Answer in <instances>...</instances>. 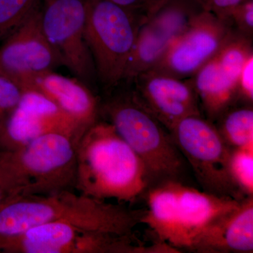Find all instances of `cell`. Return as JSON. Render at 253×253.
<instances>
[{
  "instance_id": "obj_25",
  "label": "cell",
  "mask_w": 253,
  "mask_h": 253,
  "mask_svg": "<svg viewBox=\"0 0 253 253\" xmlns=\"http://www.w3.org/2000/svg\"><path fill=\"white\" fill-rule=\"evenodd\" d=\"M200 9L209 11L221 19L229 21L231 10L246 0H193Z\"/></svg>"
},
{
  "instance_id": "obj_10",
  "label": "cell",
  "mask_w": 253,
  "mask_h": 253,
  "mask_svg": "<svg viewBox=\"0 0 253 253\" xmlns=\"http://www.w3.org/2000/svg\"><path fill=\"white\" fill-rule=\"evenodd\" d=\"M235 32L230 21L200 10L185 31L149 71L178 79L192 78L217 54Z\"/></svg>"
},
{
  "instance_id": "obj_13",
  "label": "cell",
  "mask_w": 253,
  "mask_h": 253,
  "mask_svg": "<svg viewBox=\"0 0 253 253\" xmlns=\"http://www.w3.org/2000/svg\"><path fill=\"white\" fill-rule=\"evenodd\" d=\"M86 131L44 94L24 89L17 106L0 123V149H15L49 133L66 134L78 144Z\"/></svg>"
},
{
  "instance_id": "obj_12",
  "label": "cell",
  "mask_w": 253,
  "mask_h": 253,
  "mask_svg": "<svg viewBox=\"0 0 253 253\" xmlns=\"http://www.w3.org/2000/svg\"><path fill=\"white\" fill-rule=\"evenodd\" d=\"M200 10L193 0H165L139 28L123 81L152 69Z\"/></svg>"
},
{
  "instance_id": "obj_1",
  "label": "cell",
  "mask_w": 253,
  "mask_h": 253,
  "mask_svg": "<svg viewBox=\"0 0 253 253\" xmlns=\"http://www.w3.org/2000/svg\"><path fill=\"white\" fill-rule=\"evenodd\" d=\"M144 210L64 190L46 196L7 199L0 207V241L45 223H68L89 230L134 235Z\"/></svg>"
},
{
  "instance_id": "obj_11",
  "label": "cell",
  "mask_w": 253,
  "mask_h": 253,
  "mask_svg": "<svg viewBox=\"0 0 253 253\" xmlns=\"http://www.w3.org/2000/svg\"><path fill=\"white\" fill-rule=\"evenodd\" d=\"M41 9V1L0 46V73L24 89L38 76L64 66L61 55L43 32Z\"/></svg>"
},
{
  "instance_id": "obj_15",
  "label": "cell",
  "mask_w": 253,
  "mask_h": 253,
  "mask_svg": "<svg viewBox=\"0 0 253 253\" xmlns=\"http://www.w3.org/2000/svg\"><path fill=\"white\" fill-rule=\"evenodd\" d=\"M197 253L253 252V196L211 221L188 249Z\"/></svg>"
},
{
  "instance_id": "obj_24",
  "label": "cell",
  "mask_w": 253,
  "mask_h": 253,
  "mask_svg": "<svg viewBox=\"0 0 253 253\" xmlns=\"http://www.w3.org/2000/svg\"><path fill=\"white\" fill-rule=\"evenodd\" d=\"M248 105L253 101V55L246 61L238 80V101Z\"/></svg>"
},
{
  "instance_id": "obj_22",
  "label": "cell",
  "mask_w": 253,
  "mask_h": 253,
  "mask_svg": "<svg viewBox=\"0 0 253 253\" xmlns=\"http://www.w3.org/2000/svg\"><path fill=\"white\" fill-rule=\"evenodd\" d=\"M23 91L19 83L0 73V123L17 106Z\"/></svg>"
},
{
  "instance_id": "obj_16",
  "label": "cell",
  "mask_w": 253,
  "mask_h": 253,
  "mask_svg": "<svg viewBox=\"0 0 253 253\" xmlns=\"http://www.w3.org/2000/svg\"><path fill=\"white\" fill-rule=\"evenodd\" d=\"M27 89L49 98L86 130L98 121L99 102L89 86L78 79L51 71L33 80Z\"/></svg>"
},
{
  "instance_id": "obj_21",
  "label": "cell",
  "mask_w": 253,
  "mask_h": 253,
  "mask_svg": "<svg viewBox=\"0 0 253 253\" xmlns=\"http://www.w3.org/2000/svg\"><path fill=\"white\" fill-rule=\"evenodd\" d=\"M41 0H0V42L28 18Z\"/></svg>"
},
{
  "instance_id": "obj_18",
  "label": "cell",
  "mask_w": 253,
  "mask_h": 253,
  "mask_svg": "<svg viewBox=\"0 0 253 253\" xmlns=\"http://www.w3.org/2000/svg\"><path fill=\"white\" fill-rule=\"evenodd\" d=\"M216 122L219 134L231 149L253 146L252 105L232 106Z\"/></svg>"
},
{
  "instance_id": "obj_4",
  "label": "cell",
  "mask_w": 253,
  "mask_h": 253,
  "mask_svg": "<svg viewBox=\"0 0 253 253\" xmlns=\"http://www.w3.org/2000/svg\"><path fill=\"white\" fill-rule=\"evenodd\" d=\"M77 145L66 134L49 133L16 149H0V184L8 199L76 190Z\"/></svg>"
},
{
  "instance_id": "obj_19",
  "label": "cell",
  "mask_w": 253,
  "mask_h": 253,
  "mask_svg": "<svg viewBox=\"0 0 253 253\" xmlns=\"http://www.w3.org/2000/svg\"><path fill=\"white\" fill-rule=\"evenodd\" d=\"M253 55L252 39L235 32L232 37L215 55L221 67L236 79L246 61Z\"/></svg>"
},
{
  "instance_id": "obj_14",
  "label": "cell",
  "mask_w": 253,
  "mask_h": 253,
  "mask_svg": "<svg viewBox=\"0 0 253 253\" xmlns=\"http://www.w3.org/2000/svg\"><path fill=\"white\" fill-rule=\"evenodd\" d=\"M133 94L169 132L182 120L201 116L197 93L189 81L147 71L134 78Z\"/></svg>"
},
{
  "instance_id": "obj_6",
  "label": "cell",
  "mask_w": 253,
  "mask_h": 253,
  "mask_svg": "<svg viewBox=\"0 0 253 253\" xmlns=\"http://www.w3.org/2000/svg\"><path fill=\"white\" fill-rule=\"evenodd\" d=\"M147 18L105 0H88L84 36L96 77L104 85L123 81L138 31Z\"/></svg>"
},
{
  "instance_id": "obj_9",
  "label": "cell",
  "mask_w": 253,
  "mask_h": 253,
  "mask_svg": "<svg viewBox=\"0 0 253 253\" xmlns=\"http://www.w3.org/2000/svg\"><path fill=\"white\" fill-rule=\"evenodd\" d=\"M41 24L67 67L88 86L96 72L84 36L88 0H41Z\"/></svg>"
},
{
  "instance_id": "obj_8",
  "label": "cell",
  "mask_w": 253,
  "mask_h": 253,
  "mask_svg": "<svg viewBox=\"0 0 253 253\" xmlns=\"http://www.w3.org/2000/svg\"><path fill=\"white\" fill-rule=\"evenodd\" d=\"M134 235L89 230L66 222L45 223L0 241L4 253H149Z\"/></svg>"
},
{
  "instance_id": "obj_17",
  "label": "cell",
  "mask_w": 253,
  "mask_h": 253,
  "mask_svg": "<svg viewBox=\"0 0 253 253\" xmlns=\"http://www.w3.org/2000/svg\"><path fill=\"white\" fill-rule=\"evenodd\" d=\"M207 120L214 123L238 101V80L224 69L215 56L192 78Z\"/></svg>"
},
{
  "instance_id": "obj_5",
  "label": "cell",
  "mask_w": 253,
  "mask_h": 253,
  "mask_svg": "<svg viewBox=\"0 0 253 253\" xmlns=\"http://www.w3.org/2000/svg\"><path fill=\"white\" fill-rule=\"evenodd\" d=\"M104 115L144 164L149 188L167 181H187L189 166L172 134L136 99L118 93L100 104Z\"/></svg>"
},
{
  "instance_id": "obj_7",
  "label": "cell",
  "mask_w": 253,
  "mask_h": 253,
  "mask_svg": "<svg viewBox=\"0 0 253 253\" xmlns=\"http://www.w3.org/2000/svg\"><path fill=\"white\" fill-rule=\"evenodd\" d=\"M203 191L236 200L246 197L231 179V148L222 139L214 123L201 116H190L171 131Z\"/></svg>"
},
{
  "instance_id": "obj_20",
  "label": "cell",
  "mask_w": 253,
  "mask_h": 253,
  "mask_svg": "<svg viewBox=\"0 0 253 253\" xmlns=\"http://www.w3.org/2000/svg\"><path fill=\"white\" fill-rule=\"evenodd\" d=\"M229 171L240 191L253 196V146L231 149Z\"/></svg>"
},
{
  "instance_id": "obj_26",
  "label": "cell",
  "mask_w": 253,
  "mask_h": 253,
  "mask_svg": "<svg viewBox=\"0 0 253 253\" xmlns=\"http://www.w3.org/2000/svg\"><path fill=\"white\" fill-rule=\"evenodd\" d=\"M149 17L165 0H105Z\"/></svg>"
},
{
  "instance_id": "obj_27",
  "label": "cell",
  "mask_w": 253,
  "mask_h": 253,
  "mask_svg": "<svg viewBox=\"0 0 253 253\" xmlns=\"http://www.w3.org/2000/svg\"><path fill=\"white\" fill-rule=\"evenodd\" d=\"M8 199V194L4 187L0 184V207L4 204V201Z\"/></svg>"
},
{
  "instance_id": "obj_2",
  "label": "cell",
  "mask_w": 253,
  "mask_h": 253,
  "mask_svg": "<svg viewBox=\"0 0 253 253\" xmlns=\"http://www.w3.org/2000/svg\"><path fill=\"white\" fill-rule=\"evenodd\" d=\"M148 187L142 161L111 123L98 120L86 129L77 145L78 193L132 204Z\"/></svg>"
},
{
  "instance_id": "obj_23",
  "label": "cell",
  "mask_w": 253,
  "mask_h": 253,
  "mask_svg": "<svg viewBox=\"0 0 253 253\" xmlns=\"http://www.w3.org/2000/svg\"><path fill=\"white\" fill-rule=\"evenodd\" d=\"M229 20L239 34L252 38L253 33V0L238 4L229 14Z\"/></svg>"
},
{
  "instance_id": "obj_3",
  "label": "cell",
  "mask_w": 253,
  "mask_h": 253,
  "mask_svg": "<svg viewBox=\"0 0 253 253\" xmlns=\"http://www.w3.org/2000/svg\"><path fill=\"white\" fill-rule=\"evenodd\" d=\"M141 199L146 208L141 223L156 237V244L188 251L200 233L214 219L239 206L240 201L221 197L177 181L151 186Z\"/></svg>"
}]
</instances>
